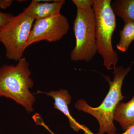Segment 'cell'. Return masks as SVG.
Returning a JSON list of instances; mask_svg holds the SVG:
<instances>
[{"label": "cell", "mask_w": 134, "mask_h": 134, "mask_svg": "<svg viewBox=\"0 0 134 134\" xmlns=\"http://www.w3.org/2000/svg\"><path fill=\"white\" fill-rule=\"evenodd\" d=\"M72 2L76 5L77 9H86L93 7V0H73Z\"/></svg>", "instance_id": "obj_12"}, {"label": "cell", "mask_w": 134, "mask_h": 134, "mask_svg": "<svg viewBox=\"0 0 134 134\" xmlns=\"http://www.w3.org/2000/svg\"><path fill=\"white\" fill-rule=\"evenodd\" d=\"M120 37L117 48L121 52H125L132 41H134V23H125L122 29L120 32Z\"/></svg>", "instance_id": "obj_11"}, {"label": "cell", "mask_w": 134, "mask_h": 134, "mask_svg": "<svg viewBox=\"0 0 134 134\" xmlns=\"http://www.w3.org/2000/svg\"><path fill=\"white\" fill-rule=\"evenodd\" d=\"M113 119L120 123L125 131L134 125V96L127 103L118 104Z\"/></svg>", "instance_id": "obj_9"}, {"label": "cell", "mask_w": 134, "mask_h": 134, "mask_svg": "<svg viewBox=\"0 0 134 134\" xmlns=\"http://www.w3.org/2000/svg\"><path fill=\"white\" fill-rule=\"evenodd\" d=\"M111 6L115 15L124 23H134V0H115Z\"/></svg>", "instance_id": "obj_10"}, {"label": "cell", "mask_w": 134, "mask_h": 134, "mask_svg": "<svg viewBox=\"0 0 134 134\" xmlns=\"http://www.w3.org/2000/svg\"><path fill=\"white\" fill-rule=\"evenodd\" d=\"M65 0H55L52 3L41 2L33 0L23 12L34 20L46 18L60 13V9L65 3Z\"/></svg>", "instance_id": "obj_7"}, {"label": "cell", "mask_w": 134, "mask_h": 134, "mask_svg": "<svg viewBox=\"0 0 134 134\" xmlns=\"http://www.w3.org/2000/svg\"><path fill=\"white\" fill-rule=\"evenodd\" d=\"M12 0H0V8L5 9L9 7L13 3Z\"/></svg>", "instance_id": "obj_14"}, {"label": "cell", "mask_w": 134, "mask_h": 134, "mask_svg": "<svg viewBox=\"0 0 134 134\" xmlns=\"http://www.w3.org/2000/svg\"><path fill=\"white\" fill-rule=\"evenodd\" d=\"M36 124H37V125L42 126L44 127L47 130H48V132H50V134H55L53 131H52V130H51V129L49 128L48 126H47V125H46V123L43 121V119H42V118H40L39 119H38L37 120V121Z\"/></svg>", "instance_id": "obj_15"}, {"label": "cell", "mask_w": 134, "mask_h": 134, "mask_svg": "<svg viewBox=\"0 0 134 134\" xmlns=\"http://www.w3.org/2000/svg\"><path fill=\"white\" fill-rule=\"evenodd\" d=\"M16 65H3L0 67V98L12 99L21 105L27 112L34 111L36 98L31 92L34 83L30 77L31 72L25 57Z\"/></svg>", "instance_id": "obj_1"}, {"label": "cell", "mask_w": 134, "mask_h": 134, "mask_svg": "<svg viewBox=\"0 0 134 134\" xmlns=\"http://www.w3.org/2000/svg\"><path fill=\"white\" fill-rule=\"evenodd\" d=\"M108 134H134V125L130 127L129 129L127 130L124 133L121 134L111 133Z\"/></svg>", "instance_id": "obj_16"}, {"label": "cell", "mask_w": 134, "mask_h": 134, "mask_svg": "<svg viewBox=\"0 0 134 134\" xmlns=\"http://www.w3.org/2000/svg\"><path fill=\"white\" fill-rule=\"evenodd\" d=\"M34 21L23 12L13 16L0 30V42L8 59L18 62L23 57Z\"/></svg>", "instance_id": "obj_5"}, {"label": "cell", "mask_w": 134, "mask_h": 134, "mask_svg": "<svg viewBox=\"0 0 134 134\" xmlns=\"http://www.w3.org/2000/svg\"><path fill=\"white\" fill-rule=\"evenodd\" d=\"M113 70V81L109 76H104L109 83L110 88L99 106L92 107L83 99H79L75 104L77 110L90 114L97 120L99 125L98 134L115 133L117 129L114 124V114L117 105L125 98L122 95L121 88L125 77L131 70V66L126 68L118 66Z\"/></svg>", "instance_id": "obj_2"}, {"label": "cell", "mask_w": 134, "mask_h": 134, "mask_svg": "<svg viewBox=\"0 0 134 134\" xmlns=\"http://www.w3.org/2000/svg\"><path fill=\"white\" fill-rule=\"evenodd\" d=\"M45 93L54 99V108L66 116L72 129L78 132L80 129H84V126L79 124L70 113L68 106L71 103L72 97L66 90L61 89L58 91H52L48 92H45Z\"/></svg>", "instance_id": "obj_8"}, {"label": "cell", "mask_w": 134, "mask_h": 134, "mask_svg": "<svg viewBox=\"0 0 134 134\" xmlns=\"http://www.w3.org/2000/svg\"><path fill=\"white\" fill-rule=\"evenodd\" d=\"M13 16L12 14L0 12V30L3 26L9 21Z\"/></svg>", "instance_id": "obj_13"}, {"label": "cell", "mask_w": 134, "mask_h": 134, "mask_svg": "<svg viewBox=\"0 0 134 134\" xmlns=\"http://www.w3.org/2000/svg\"><path fill=\"white\" fill-rule=\"evenodd\" d=\"M76 45L70 53L71 60L90 62L97 53L95 15L93 8L77 9L73 27Z\"/></svg>", "instance_id": "obj_4"}, {"label": "cell", "mask_w": 134, "mask_h": 134, "mask_svg": "<svg viewBox=\"0 0 134 134\" xmlns=\"http://www.w3.org/2000/svg\"><path fill=\"white\" fill-rule=\"evenodd\" d=\"M111 2V0H93L92 7L96 20L97 52L103 58L104 65L108 70L114 69L119 60L112 42L116 21Z\"/></svg>", "instance_id": "obj_3"}, {"label": "cell", "mask_w": 134, "mask_h": 134, "mask_svg": "<svg viewBox=\"0 0 134 134\" xmlns=\"http://www.w3.org/2000/svg\"><path fill=\"white\" fill-rule=\"evenodd\" d=\"M69 28L66 17L60 13L36 20L30 33L27 47L42 41H59L68 33Z\"/></svg>", "instance_id": "obj_6"}]
</instances>
